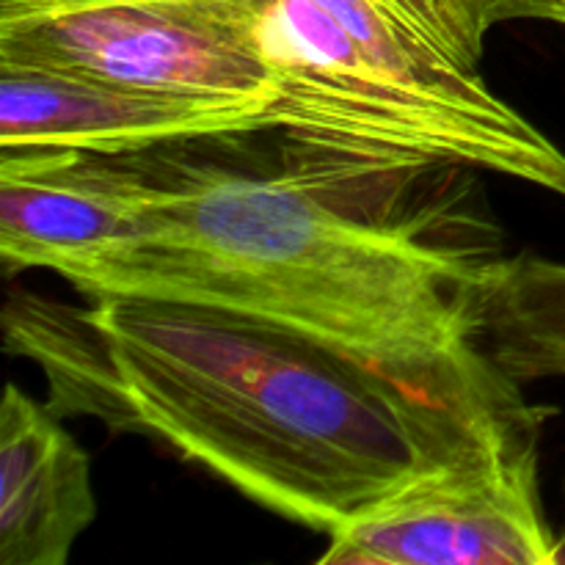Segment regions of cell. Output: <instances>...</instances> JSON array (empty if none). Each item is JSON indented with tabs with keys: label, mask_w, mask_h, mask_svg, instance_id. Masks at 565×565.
Instances as JSON below:
<instances>
[{
	"label": "cell",
	"mask_w": 565,
	"mask_h": 565,
	"mask_svg": "<svg viewBox=\"0 0 565 565\" xmlns=\"http://www.w3.org/2000/svg\"><path fill=\"white\" fill-rule=\"evenodd\" d=\"M561 3H563V6H565V0H561Z\"/></svg>",
	"instance_id": "8fae6325"
},
{
	"label": "cell",
	"mask_w": 565,
	"mask_h": 565,
	"mask_svg": "<svg viewBox=\"0 0 565 565\" xmlns=\"http://www.w3.org/2000/svg\"><path fill=\"white\" fill-rule=\"evenodd\" d=\"M563 497H565V486H563ZM550 565H565V516H563L561 530L555 533V541H552Z\"/></svg>",
	"instance_id": "30bf717a"
},
{
	"label": "cell",
	"mask_w": 565,
	"mask_h": 565,
	"mask_svg": "<svg viewBox=\"0 0 565 565\" xmlns=\"http://www.w3.org/2000/svg\"><path fill=\"white\" fill-rule=\"evenodd\" d=\"M480 345L519 384L565 379V263L497 257L480 298Z\"/></svg>",
	"instance_id": "9c48e42d"
},
{
	"label": "cell",
	"mask_w": 565,
	"mask_h": 565,
	"mask_svg": "<svg viewBox=\"0 0 565 565\" xmlns=\"http://www.w3.org/2000/svg\"><path fill=\"white\" fill-rule=\"evenodd\" d=\"M541 434L439 469L329 535L323 565H550Z\"/></svg>",
	"instance_id": "5b68a950"
},
{
	"label": "cell",
	"mask_w": 565,
	"mask_h": 565,
	"mask_svg": "<svg viewBox=\"0 0 565 565\" xmlns=\"http://www.w3.org/2000/svg\"><path fill=\"white\" fill-rule=\"evenodd\" d=\"M263 114L0 61V149L127 158L268 132Z\"/></svg>",
	"instance_id": "52a82bcc"
},
{
	"label": "cell",
	"mask_w": 565,
	"mask_h": 565,
	"mask_svg": "<svg viewBox=\"0 0 565 565\" xmlns=\"http://www.w3.org/2000/svg\"><path fill=\"white\" fill-rule=\"evenodd\" d=\"M0 61L254 110L276 81L241 0H0Z\"/></svg>",
	"instance_id": "277c9868"
},
{
	"label": "cell",
	"mask_w": 565,
	"mask_h": 565,
	"mask_svg": "<svg viewBox=\"0 0 565 565\" xmlns=\"http://www.w3.org/2000/svg\"><path fill=\"white\" fill-rule=\"evenodd\" d=\"M279 171L152 160V199L127 246L66 270L83 298L193 303L281 326L370 362L430 370L480 348L494 254L452 235L401 185L367 193L392 158L312 147Z\"/></svg>",
	"instance_id": "7a4b0ae2"
},
{
	"label": "cell",
	"mask_w": 565,
	"mask_h": 565,
	"mask_svg": "<svg viewBox=\"0 0 565 565\" xmlns=\"http://www.w3.org/2000/svg\"><path fill=\"white\" fill-rule=\"evenodd\" d=\"M274 130L359 158L486 169L565 196V152L480 72L486 33L561 0H241Z\"/></svg>",
	"instance_id": "3957f363"
},
{
	"label": "cell",
	"mask_w": 565,
	"mask_h": 565,
	"mask_svg": "<svg viewBox=\"0 0 565 565\" xmlns=\"http://www.w3.org/2000/svg\"><path fill=\"white\" fill-rule=\"evenodd\" d=\"M152 199L147 154L0 149V263L6 276L94 263L138 235Z\"/></svg>",
	"instance_id": "8992f818"
},
{
	"label": "cell",
	"mask_w": 565,
	"mask_h": 565,
	"mask_svg": "<svg viewBox=\"0 0 565 565\" xmlns=\"http://www.w3.org/2000/svg\"><path fill=\"white\" fill-rule=\"evenodd\" d=\"M64 417L9 384L0 401V565H64L97 519L92 461Z\"/></svg>",
	"instance_id": "ba28073f"
},
{
	"label": "cell",
	"mask_w": 565,
	"mask_h": 565,
	"mask_svg": "<svg viewBox=\"0 0 565 565\" xmlns=\"http://www.w3.org/2000/svg\"><path fill=\"white\" fill-rule=\"evenodd\" d=\"M6 348L39 364L58 417L141 434L257 505L337 533L406 486L541 434L535 406L483 345L430 370L218 309L152 298L61 307L17 296Z\"/></svg>",
	"instance_id": "6da1fadb"
}]
</instances>
